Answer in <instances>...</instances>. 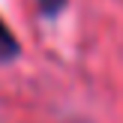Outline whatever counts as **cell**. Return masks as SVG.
I'll return each instance as SVG.
<instances>
[{"instance_id":"obj_2","label":"cell","mask_w":123,"mask_h":123,"mask_svg":"<svg viewBox=\"0 0 123 123\" xmlns=\"http://www.w3.org/2000/svg\"><path fill=\"white\" fill-rule=\"evenodd\" d=\"M36 6H39V9H42V15L54 18V15H60V12H63L66 0H36Z\"/></svg>"},{"instance_id":"obj_1","label":"cell","mask_w":123,"mask_h":123,"mask_svg":"<svg viewBox=\"0 0 123 123\" xmlns=\"http://www.w3.org/2000/svg\"><path fill=\"white\" fill-rule=\"evenodd\" d=\"M18 39H15V33H12L9 27L3 24V18H0V63H9V60H15L18 57Z\"/></svg>"}]
</instances>
